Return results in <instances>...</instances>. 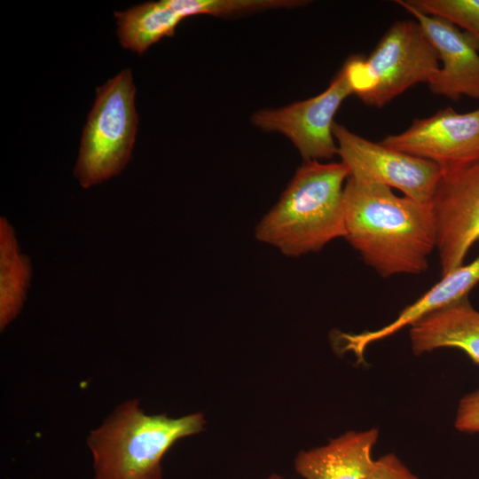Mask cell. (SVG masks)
Returning <instances> with one entry per match:
<instances>
[{"label":"cell","mask_w":479,"mask_h":479,"mask_svg":"<svg viewBox=\"0 0 479 479\" xmlns=\"http://www.w3.org/2000/svg\"><path fill=\"white\" fill-rule=\"evenodd\" d=\"M344 238L381 277L420 274L436 247L430 204L397 196L382 185L348 178Z\"/></svg>","instance_id":"obj_1"},{"label":"cell","mask_w":479,"mask_h":479,"mask_svg":"<svg viewBox=\"0 0 479 479\" xmlns=\"http://www.w3.org/2000/svg\"><path fill=\"white\" fill-rule=\"evenodd\" d=\"M349 177L342 161H304L278 203L257 224V240L296 257L344 238L343 191Z\"/></svg>","instance_id":"obj_2"},{"label":"cell","mask_w":479,"mask_h":479,"mask_svg":"<svg viewBox=\"0 0 479 479\" xmlns=\"http://www.w3.org/2000/svg\"><path fill=\"white\" fill-rule=\"evenodd\" d=\"M200 413L174 419L148 415L128 400L92 430L87 444L95 479H162L161 459L178 439L202 430Z\"/></svg>","instance_id":"obj_3"},{"label":"cell","mask_w":479,"mask_h":479,"mask_svg":"<svg viewBox=\"0 0 479 479\" xmlns=\"http://www.w3.org/2000/svg\"><path fill=\"white\" fill-rule=\"evenodd\" d=\"M438 55L417 21L390 26L366 58L346 60L356 94L365 104L381 108L416 83L429 82L439 70Z\"/></svg>","instance_id":"obj_4"},{"label":"cell","mask_w":479,"mask_h":479,"mask_svg":"<svg viewBox=\"0 0 479 479\" xmlns=\"http://www.w3.org/2000/svg\"><path fill=\"white\" fill-rule=\"evenodd\" d=\"M135 94L130 68L97 88L74 169L83 188L118 175L129 162L138 124Z\"/></svg>","instance_id":"obj_5"},{"label":"cell","mask_w":479,"mask_h":479,"mask_svg":"<svg viewBox=\"0 0 479 479\" xmlns=\"http://www.w3.org/2000/svg\"><path fill=\"white\" fill-rule=\"evenodd\" d=\"M333 135L349 177L395 188L405 197L430 204L442 174L438 165L372 142L336 122Z\"/></svg>","instance_id":"obj_6"},{"label":"cell","mask_w":479,"mask_h":479,"mask_svg":"<svg viewBox=\"0 0 479 479\" xmlns=\"http://www.w3.org/2000/svg\"><path fill=\"white\" fill-rule=\"evenodd\" d=\"M430 207L444 276L462 266L479 240V158L442 169Z\"/></svg>","instance_id":"obj_7"},{"label":"cell","mask_w":479,"mask_h":479,"mask_svg":"<svg viewBox=\"0 0 479 479\" xmlns=\"http://www.w3.org/2000/svg\"><path fill=\"white\" fill-rule=\"evenodd\" d=\"M354 94L346 67L343 65L322 93L279 109L256 112L254 125L265 131L287 137L304 161L329 160L338 154L333 135L334 117L343 100Z\"/></svg>","instance_id":"obj_8"},{"label":"cell","mask_w":479,"mask_h":479,"mask_svg":"<svg viewBox=\"0 0 479 479\" xmlns=\"http://www.w3.org/2000/svg\"><path fill=\"white\" fill-rule=\"evenodd\" d=\"M381 143L432 161L441 169L469 162L479 158V108L467 113L443 108L429 117L414 119L408 129Z\"/></svg>","instance_id":"obj_9"},{"label":"cell","mask_w":479,"mask_h":479,"mask_svg":"<svg viewBox=\"0 0 479 479\" xmlns=\"http://www.w3.org/2000/svg\"><path fill=\"white\" fill-rule=\"evenodd\" d=\"M396 3L416 19L442 62L428 83L431 92L452 100L479 99V39L444 18L421 12L407 0Z\"/></svg>","instance_id":"obj_10"},{"label":"cell","mask_w":479,"mask_h":479,"mask_svg":"<svg viewBox=\"0 0 479 479\" xmlns=\"http://www.w3.org/2000/svg\"><path fill=\"white\" fill-rule=\"evenodd\" d=\"M479 283V255L467 264L442 276L440 281L417 301L404 308L389 324L374 331L341 334L343 350L352 351L359 361L372 343L391 336L402 328L412 326L426 316L464 297Z\"/></svg>","instance_id":"obj_11"},{"label":"cell","mask_w":479,"mask_h":479,"mask_svg":"<svg viewBox=\"0 0 479 479\" xmlns=\"http://www.w3.org/2000/svg\"><path fill=\"white\" fill-rule=\"evenodd\" d=\"M410 340L416 355L454 348L479 365V310L464 297L413 324Z\"/></svg>","instance_id":"obj_12"},{"label":"cell","mask_w":479,"mask_h":479,"mask_svg":"<svg viewBox=\"0 0 479 479\" xmlns=\"http://www.w3.org/2000/svg\"><path fill=\"white\" fill-rule=\"evenodd\" d=\"M377 438L375 428L348 432L326 446L300 453L295 469L305 479H366Z\"/></svg>","instance_id":"obj_13"},{"label":"cell","mask_w":479,"mask_h":479,"mask_svg":"<svg viewBox=\"0 0 479 479\" xmlns=\"http://www.w3.org/2000/svg\"><path fill=\"white\" fill-rule=\"evenodd\" d=\"M114 17L122 47L139 55L161 38L173 36L185 19L170 6L169 0L143 3L114 12Z\"/></svg>","instance_id":"obj_14"},{"label":"cell","mask_w":479,"mask_h":479,"mask_svg":"<svg viewBox=\"0 0 479 479\" xmlns=\"http://www.w3.org/2000/svg\"><path fill=\"white\" fill-rule=\"evenodd\" d=\"M32 275L29 259L20 251L15 232L0 219V329L14 320L26 301Z\"/></svg>","instance_id":"obj_15"},{"label":"cell","mask_w":479,"mask_h":479,"mask_svg":"<svg viewBox=\"0 0 479 479\" xmlns=\"http://www.w3.org/2000/svg\"><path fill=\"white\" fill-rule=\"evenodd\" d=\"M169 3L175 11L186 18L199 14L223 17L266 9L294 7L306 2L298 0H169Z\"/></svg>","instance_id":"obj_16"},{"label":"cell","mask_w":479,"mask_h":479,"mask_svg":"<svg viewBox=\"0 0 479 479\" xmlns=\"http://www.w3.org/2000/svg\"><path fill=\"white\" fill-rule=\"evenodd\" d=\"M421 12L444 18L479 39V0H407Z\"/></svg>","instance_id":"obj_17"},{"label":"cell","mask_w":479,"mask_h":479,"mask_svg":"<svg viewBox=\"0 0 479 479\" xmlns=\"http://www.w3.org/2000/svg\"><path fill=\"white\" fill-rule=\"evenodd\" d=\"M366 479H419L394 454L389 453L373 460Z\"/></svg>","instance_id":"obj_18"},{"label":"cell","mask_w":479,"mask_h":479,"mask_svg":"<svg viewBox=\"0 0 479 479\" xmlns=\"http://www.w3.org/2000/svg\"><path fill=\"white\" fill-rule=\"evenodd\" d=\"M455 427L461 432H479V390L465 396L460 400Z\"/></svg>","instance_id":"obj_19"},{"label":"cell","mask_w":479,"mask_h":479,"mask_svg":"<svg viewBox=\"0 0 479 479\" xmlns=\"http://www.w3.org/2000/svg\"><path fill=\"white\" fill-rule=\"evenodd\" d=\"M271 479H279V478H277V477H272V478H271Z\"/></svg>","instance_id":"obj_20"}]
</instances>
